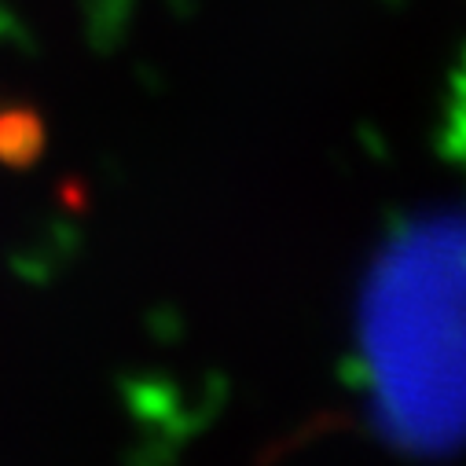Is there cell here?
<instances>
[{
    "label": "cell",
    "instance_id": "6da1fadb",
    "mask_svg": "<svg viewBox=\"0 0 466 466\" xmlns=\"http://www.w3.org/2000/svg\"><path fill=\"white\" fill-rule=\"evenodd\" d=\"M45 122L41 114L15 103V106H0V166L8 169H26L41 158L45 151Z\"/></svg>",
    "mask_w": 466,
    "mask_h": 466
}]
</instances>
